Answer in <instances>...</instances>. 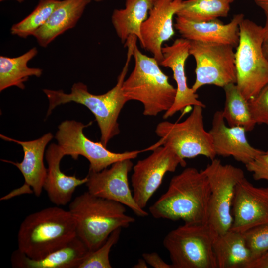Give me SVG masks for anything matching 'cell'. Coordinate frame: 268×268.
<instances>
[{
  "instance_id": "obj_27",
  "label": "cell",
  "mask_w": 268,
  "mask_h": 268,
  "mask_svg": "<svg viewBox=\"0 0 268 268\" xmlns=\"http://www.w3.org/2000/svg\"><path fill=\"white\" fill-rule=\"evenodd\" d=\"M230 4L227 0H184L176 15L195 22L213 20L227 16Z\"/></svg>"
},
{
  "instance_id": "obj_20",
  "label": "cell",
  "mask_w": 268,
  "mask_h": 268,
  "mask_svg": "<svg viewBox=\"0 0 268 268\" xmlns=\"http://www.w3.org/2000/svg\"><path fill=\"white\" fill-rule=\"evenodd\" d=\"M65 155L58 144L51 143L45 152L48 164L43 189L50 201L57 206H64L70 202L75 189L86 184L88 178L68 176L60 169V162Z\"/></svg>"
},
{
  "instance_id": "obj_6",
  "label": "cell",
  "mask_w": 268,
  "mask_h": 268,
  "mask_svg": "<svg viewBox=\"0 0 268 268\" xmlns=\"http://www.w3.org/2000/svg\"><path fill=\"white\" fill-rule=\"evenodd\" d=\"M217 234L208 223H187L170 231L163 246L173 268H217L213 244Z\"/></svg>"
},
{
  "instance_id": "obj_26",
  "label": "cell",
  "mask_w": 268,
  "mask_h": 268,
  "mask_svg": "<svg viewBox=\"0 0 268 268\" xmlns=\"http://www.w3.org/2000/svg\"><path fill=\"white\" fill-rule=\"evenodd\" d=\"M225 101L222 111L224 120L229 126H240L246 132L252 131L256 124L252 117L248 101L241 94L235 83L223 87Z\"/></svg>"
},
{
  "instance_id": "obj_38",
  "label": "cell",
  "mask_w": 268,
  "mask_h": 268,
  "mask_svg": "<svg viewBox=\"0 0 268 268\" xmlns=\"http://www.w3.org/2000/svg\"><path fill=\"white\" fill-rule=\"evenodd\" d=\"M5 0H0V2H3L4 1H5ZM15 0L20 3H21L22 2H23L25 0Z\"/></svg>"
},
{
  "instance_id": "obj_7",
  "label": "cell",
  "mask_w": 268,
  "mask_h": 268,
  "mask_svg": "<svg viewBox=\"0 0 268 268\" xmlns=\"http://www.w3.org/2000/svg\"><path fill=\"white\" fill-rule=\"evenodd\" d=\"M235 52L236 84L248 101L268 84V61L262 50L263 27L244 18Z\"/></svg>"
},
{
  "instance_id": "obj_33",
  "label": "cell",
  "mask_w": 268,
  "mask_h": 268,
  "mask_svg": "<svg viewBox=\"0 0 268 268\" xmlns=\"http://www.w3.org/2000/svg\"><path fill=\"white\" fill-rule=\"evenodd\" d=\"M142 258L154 268H173L171 264L165 262L156 252L144 253Z\"/></svg>"
},
{
  "instance_id": "obj_22",
  "label": "cell",
  "mask_w": 268,
  "mask_h": 268,
  "mask_svg": "<svg viewBox=\"0 0 268 268\" xmlns=\"http://www.w3.org/2000/svg\"><path fill=\"white\" fill-rule=\"evenodd\" d=\"M93 0H62L47 22L33 34L40 47L46 48L57 37L74 28Z\"/></svg>"
},
{
  "instance_id": "obj_4",
  "label": "cell",
  "mask_w": 268,
  "mask_h": 268,
  "mask_svg": "<svg viewBox=\"0 0 268 268\" xmlns=\"http://www.w3.org/2000/svg\"><path fill=\"white\" fill-rule=\"evenodd\" d=\"M125 206L88 191L70 203L68 210L75 222L76 236L89 251L102 245L115 230L134 222V218L126 213Z\"/></svg>"
},
{
  "instance_id": "obj_15",
  "label": "cell",
  "mask_w": 268,
  "mask_h": 268,
  "mask_svg": "<svg viewBox=\"0 0 268 268\" xmlns=\"http://www.w3.org/2000/svg\"><path fill=\"white\" fill-rule=\"evenodd\" d=\"M190 41L183 38L176 39L170 45L162 48L163 59L159 65L170 68L176 85V95L171 107L164 113V119H167L188 107L205 105L198 99V95L187 85L185 65L189 54Z\"/></svg>"
},
{
  "instance_id": "obj_19",
  "label": "cell",
  "mask_w": 268,
  "mask_h": 268,
  "mask_svg": "<svg viewBox=\"0 0 268 268\" xmlns=\"http://www.w3.org/2000/svg\"><path fill=\"white\" fill-rule=\"evenodd\" d=\"M243 18V14H237L224 24L218 19L195 22L177 16L174 27L182 38L189 41L223 43L236 48L240 38L239 25Z\"/></svg>"
},
{
  "instance_id": "obj_34",
  "label": "cell",
  "mask_w": 268,
  "mask_h": 268,
  "mask_svg": "<svg viewBox=\"0 0 268 268\" xmlns=\"http://www.w3.org/2000/svg\"><path fill=\"white\" fill-rule=\"evenodd\" d=\"M246 268H268V250L251 261Z\"/></svg>"
},
{
  "instance_id": "obj_17",
  "label": "cell",
  "mask_w": 268,
  "mask_h": 268,
  "mask_svg": "<svg viewBox=\"0 0 268 268\" xmlns=\"http://www.w3.org/2000/svg\"><path fill=\"white\" fill-rule=\"evenodd\" d=\"M184 0H157L141 28L142 45L159 63L163 59V44L175 34L173 17Z\"/></svg>"
},
{
  "instance_id": "obj_13",
  "label": "cell",
  "mask_w": 268,
  "mask_h": 268,
  "mask_svg": "<svg viewBox=\"0 0 268 268\" xmlns=\"http://www.w3.org/2000/svg\"><path fill=\"white\" fill-rule=\"evenodd\" d=\"M133 166L131 159H126L100 172L89 171L85 184L91 194L119 202L144 217L149 213L136 203L129 186L128 174Z\"/></svg>"
},
{
  "instance_id": "obj_9",
  "label": "cell",
  "mask_w": 268,
  "mask_h": 268,
  "mask_svg": "<svg viewBox=\"0 0 268 268\" xmlns=\"http://www.w3.org/2000/svg\"><path fill=\"white\" fill-rule=\"evenodd\" d=\"M211 161L203 170L210 188L207 223L218 235L231 227L232 207L236 187L245 176L240 168L223 164L216 158Z\"/></svg>"
},
{
  "instance_id": "obj_2",
  "label": "cell",
  "mask_w": 268,
  "mask_h": 268,
  "mask_svg": "<svg viewBox=\"0 0 268 268\" xmlns=\"http://www.w3.org/2000/svg\"><path fill=\"white\" fill-rule=\"evenodd\" d=\"M210 188L203 170L187 167L171 179L166 191L149 208L156 219L207 223Z\"/></svg>"
},
{
  "instance_id": "obj_32",
  "label": "cell",
  "mask_w": 268,
  "mask_h": 268,
  "mask_svg": "<svg viewBox=\"0 0 268 268\" xmlns=\"http://www.w3.org/2000/svg\"><path fill=\"white\" fill-rule=\"evenodd\" d=\"M245 166L247 170L252 173L255 180H264L268 182V150L257 156Z\"/></svg>"
},
{
  "instance_id": "obj_29",
  "label": "cell",
  "mask_w": 268,
  "mask_h": 268,
  "mask_svg": "<svg viewBox=\"0 0 268 268\" xmlns=\"http://www.w3.org/2000/svg\"><path fill=\"white\" fill-rule=\"evenodd\" d=\"M121 230H115L102 245L93 251H89L78 268H111L109 254L112 247L118 242Z\"/></svg>"
},
{
  "instance_id": "obj_25",
  "label": "cell",
  "mask_w": 268,
  "mask_h": 268,
  "mask_svg": "<svg viewBox=\"0 0 268 268\" xmlns=\"http://www.w3.org/2000/svg\"><path fill=\"white\" fill-rule=\"evenodd\" d=\"M38 53L37 48L34 47L16 57L0 56V92L12 86L24 90L25 88L24 82L28 80L29 77H40L42 75V69L28 66V62Z\"/></svg>"
},
{
  "instance_id": "obj_5",
  "label": "cell",
  "mask_w": 268,
  "mask_h": 268,
  "mask_svg": "<svg viewBox=\"0 0 268 268\" xmlns=\"http://www.w3.org/2000/svg\"><path fill=\"white\" fill-rule=\"evenodd\" d=\"M136 41L133 50L134 67L124 81L123 92L128 101L135 100L142 104L144 115L156 116L171 107L176 88L170 83L158 61L140 52Z\"/></svg>"
},
{
  "instance_id": "obj_36",
  "label": "cell",
  "mask_w": 268,
  "mask_h": 268,
  "mask_svg": "<svg viewBox=\"0 0 268 268\" xmlns=\"http://www.w3.org/2000/svg\"><path fill=\"white\" fill-rule=\"evenodd\" d=\"M256 5L263 9L264 12L268 13V0H254Z\"/></svg>"
},
{
  "instance_id": "obj_23",
  "label": "cell",
  "mask_w": 268,
  "mask_h": 268,
  "mask_svg": "<svg viewBox=\"0 0 268 268\" xmlns=\"http://www.w3.org/2000/svg\"><path fill=\"white\" fill-rule=\"evenodd\" d=\"M157 0H126L123 9H115L111 16V22L122 43L131 36H135L141 46L142 39L141 28L148 17L149 11Z\"/></svg>"
},
{
  "instance_id": "obj_37",
  "label": "cell",
  "mask_w": 268,
  "mask_h": 268,
  "mask_svg": "<svg viewBox=\"0 0 268 268\" xmlns=\"http://www.w3.org/2000/svg\"><path fill=\"white\" fill-rule=\"evenodd\" d=\"M148 264L142 258L138 260L137 262L133 267L134 268H147Z\"/></svg>"
},
{
  "instance_id": "obj_28",
  "label": "cell",
  "mask_w": 268,
  "mask_h": 268,
  "mask_svg": "<svg viewBox=\"0 0 268 268\" xmlns=\"http://www.w3.org/2000/svg\"><path fill=\"white\" fill-rule=\"evenodd\" d=\"M60 0H39L34 9L21 21L13 24L10 30L12 35L26 39L34 33L48 21Z\"/></svg>"
},
{
  "instance_id": "obj_8",
  "label": "cell",
  "mask_w": 268,
  "mask_h": 268,
  "mask_svg": "<svg viewBox=\"0 0 268 268\" xmlns=\"http://www.w3.org/2000/svg\"><path fill=\"white\" fill-rule=\"evenodd\" d=\"M203 108L194 106L190 115L181 122L165 121L158 124L155 133L160 140L152 147L167 145L184 160L199 155L211 160L215 158L211 135L204 127Z\"/></svg>"
},
{
  "instance_id": "obj_10",
  "label": "cell",
  "mask_w": 268,
  "mask_h": 268,
  "mask_svg": "<svg viewBox=\"0 0 268 268\" xmlns=\"http://www.w3.org/2000/svg\"><path fill=\"white\" fill-rule=\"evenodd\" d=\"M229 44L190 41L189 54L196 61L194 92L205 85L224 87L236 83L235 53Z\"/></svg>"
},
{
  "instance_id": "obj_18",
  "label": "cell",
  "mask_w": 268,
  "mask_h": 268,
  "mask_svg": "<svg viewBox=\"0 0 268 268\" xmlns=\"http://www.w3.org/2000/svg\"><path fill=\"white\" fill-rule=\"evenodd\" d=\"M209 132L216 155L232 156L246 165L264 151L249 143L244 128L226 126L222 111L217 110L214 113Z\"/></svg>"
},
{
  "instance_id": "obj_35",
  "label": "cell",
  "mask_w": 268,
  "mask_h": 268,
  "mask_svg": "<svg viewBox=\"0 0 268 268\" xmlns=\"http://www.w3.org/2000/svg\"><path fill=\"white\" fill-rule=\"evenodd\" d=\"M265 23L263 27V36L262 40V50L264 56L268 61V13L264 12Z\"/></svg>"
},
{
  "instance_id": "obj_16",
  "label": "cell",
  "mask_w": 268,
  "mask_h": 268,
  "mask_svg": "<svg viewBox=\"0 0 268 268\" xmlns=\"http://www.w3.org/2000/svg\"><path fill=\"white\" fill-rule=\"evenodd\" d=\"M0 138L7 141L20 145L23 149L24 157L20 162L1 159V160L15 166L22 173L25 180L24 185L17 189L19 194L34 193L39 197L43 189L47 174V168L44 163L45 148L53 138L50 132L41 137L30 141H20L0 134Z\"/></svg>"
},
{
  "instance_id": "obj_39",
  "label": "cell",
  "mask_w": 268,
  "mask_h": 268,
  "mask_svg": "<svg viewBox=\"0 0 268 268\" xmlns=\"http://www.w3.org/2000/svg\"><path fill=\"white\" fill-rule=\"evenodd\" d=\"M94 0L95 2H100L103 1L105 0Z\"/></svg>"
},
{
  "instance_id": "obj_31",
  "label": "cell",
  "mask_w": 268,
  "mask_h": 268,
  "mask_svg": "<svg viewBox=\"0 0 268 268\" xmlns=\"http://www.w3.org/2000/svg\"><path fill=\"white\" fill-rule=\"evenodd\" d=\"M250 112L256 124L268 126V84L248 101Z\"/></svg>"
},
{
  "instance_id": "obj_24",
  "label": "cell",
  "mask_w": 268,
  "mask_h": 268,
  "mask_svg": "<svg viewBox=\"0 0 268 268\" xmlns=\"http://www.w3.org/2000/svg\"><path fill=\"white\" fill-rule=\"evenodd\" d=\"M213 249L217 268H246L252 260L244 233L230 229L215 236Z\"/></svg>"
},
{
  "instance_id": "obj_11",
  "label": "cell",
  "mask_w": 268,
  "mask_h": 268,
  "mask_svg": "<svg viewBox=\"0 0 268 268\" xmlns=\"http://www.w3.org/2000/svg\"><path fill=\"white\" fill-rule=\"evenodd\" d=\"M92 123L84 125L75 120H65L58 126L55 136L65 155H69L74 160L81 155L88 160L89 171L100 172L118 161L135 159L142 152L115 153L107 149L101 141L91 140L84 134L83 129Z\"/></svg>"
},
{
  "instance_id": "obj_30",
  "label": "cell",
  "mask_w": 268,
  "mask_h": 268,
  "mask_svg": "<svg viewBox=\"0 0 268 268\" xmlns=\"http://www.w3.org/2000/svg\"><path fill=\"white\" fill-rule=\"evenodd\" d=\"M244 234L252 260L268 250V222L246 231Z\"/></svg>"
},
{
  "instance_id": "obj_3",
  "label": "cell",
  "mask_w": 268,
  "mask_h": 268,
  "mask_svg": "<svg viewBox=\"0 0 268 268\" xmlns=\"http://www.w3.org/2000/svg\"><path fill=\"white\" fill-rule=\"evenodd\" d=\"M76 236L74 218L68 210L49 207L27 215L17 234L18 250L39 259L65 246Z\"/></svg>"
},
{
  "instance_id": "obj_14",
  "label": "cell",
  "mask_w": 268,
  "mask_h": 268,
  "mask_svg": "<svg viewBox=\"0 0 268 268\" xmlns=\"http://www.w3.org/2000/svg\"><path fill=\"white\" fill-rule=\"evenodd\" d=\"M231 230L244 233L268 222V187H256L245 177L237 184L232 207Z\"/></svg>"
},
{
  "instance_id": "obj_12",
  "label": "cell",
  "mask_w": 268,
  "mask_h": 268,
  "mask_svg": "<svg viewBox=\"0 0 268 268\" xmlns=\"http://www.w3.org/2000/svg\"><path fill=\"white\" fill-rule=\"evenodd\" d=\"M149 149L152 153L137 161L133 167L131 176L134 198L143 209L162 184L166 173L174 172L179 165H186L185 160L167 145L151 147Z\"/></svg>"
},
{
  "instance_id": "obj_40",
  "label": "cell",
  "mask_w": 268,
  "mask_h": 268,
  "mask_svg": "<svg viewBox=\"0 0 268 268\" xmlns=\"http://www.w3.org/2000/svg\"><path fill=\"white\" fill-rule=\"evenodd\" d=\"M230 3L233 2L235 0H227Z\"/></svg>"
},
{
  "instance_id": "obj_21",
  "label": "cell",
  "mask_w": 268,
  "mask_h": 268,
  "mask_svg": "<svg viewBox=\"0 0 268 268\" xmlns=\"http://www.w3.org/2000/svg\"><path fill=\"white\" fill-rule=\"evenodd\" d=\"M88 252L76 236L65 246L39 259L30 258L17 249L12 253L11 262L16 268H78Z\"/></svg>"
},
{
  "instance_id": "obj_1",
  "label": "cell",
  "mask_w": 268,
  "mask_h": 268,
  "mask_svg": "<svg viewBox=\"0 0 268 268\" xmlns=\"http://www.w3.org/2000/svg\"><path fill=\"white\" fill-rule=\"evenodd\" d=\"M136 39L129 38L125 43L128 48L127 59L116 84L107 92L96 95L88 91L82 82L74 83L69 93L63 90L43 89L49 101L47 116L57 106L73 102L86 107L94 115L101 133L100 141L106 147L114 136L120 133L119 116L124 105L128 101L124 96L122 86L127 75L129 64L133 56Z\"/></svg>"
}]
</instances>
